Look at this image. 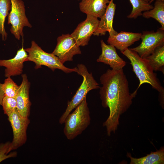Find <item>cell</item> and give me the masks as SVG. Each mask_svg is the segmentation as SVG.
<instances>
[{
	"instance_id": "1",
	"label": "cell",
	"mask_w": 164,
	"mask_h": 164,
	"mask_svg": "<svg viewBox=\"0 0 164 164\" xmlns=\"http://www.w3.org/2000/svg\"><path fill=\"white\" fill-rule=\"evenodd\" d=\"M102 85L100 94L102 106L108 108L109 115L103 123L107 134L115 133L119 125L120 116L132 104L137 92L130 93L128 83L123 69L118 70L108 69L100 77Z\"/></svg>"
},
{
	"instance_id": "2",
	"label": "cell",
	"mask_w": 164,
	"mask_h": 164,
	"mask_svg": "<svg viewBox=\"0 0 164 164\" xmlns=\"http://www.w3.org/2000/svg\"><path fill=\"white\" fill-rule=\"evenodd\" d=\"M121 53L130 60L133 71L138 79L139 84L135 91L136 92L140 86L144 83H148L158 91L160 95L161 105L164 104V89L157 77L156 74L145 58L141 57L135 52L129 48Z\"/></svg>"
},
{
	"instance_id": "3",
	"label": "cell",
	"mask_w": 164,
	"mask_h": 164,
	"mask_svg": "<svg viewBox=\"0 0 164 164\" xmlns=\"http://www.w3.org/2000/svg\"><path fill=\"white\" fill-rule=\"evenodd\" d=\"M90 122V112L85 98L66 118L64 134L68 140H73L87 128Z\"/></svg>"
},
{
	"instance_id": "4",
	"label": "cell",
	"mask_w": 164,
	"mask_h": 164,
	"mask_svg": "<svg viewBox=\"0 0 164 164\" xmlns=\"http://www.w3.org/2000/svg\"><path fill=\"white\" fill-rule=\"evenodd\" d=\"M77 68V73L83 77V81L71 100L68 102L66 109L59 119V122L60 124L64 123L66 118L72 110L86 98L87 94L90 91L100 87L92 73H89L84 65L79 64Z\"/></svg>"
},
{
	"instance_id": "5",
	"label": "cell",
	"mask_w": 164,
	"mask_h": 164,
	"mask_svg": "<svg viewBox=\"0 0 164 164\" xmlns=\"http://www.w3.org/2000/svg\"><path fill=\"white\" fill-rule=\"evenodd\" d=\"M25 50L28 53L27 61L34 63L35 68L36 69L41 68L42 66H45L53 71L58 69L66 73L77 71V67L70 68L66 67L60 62L57 56L52 53L44 51L34 41L31 42L30 47L25 49Z\"/></svg>"
},
{
	"instance_id": "6",
	"label": "cell",
	"mask_w": 164,
	"mask_h": 164,
	"mask_svg": "<svg viewBox=\"0 0 164 164\" xmlns=\"http://www.w3.org/2000/svg\"><path fill=\"white\" fill-rule=\"evenodd\" d=\"M11 11L8 14V23L11 24L10 31L18 40L23 36L25 27H32L25 13V6L22 0H10Z\"/></svg>"
},
{
	"instance_id": "7",
	"label": "cell",
	"mask_w": 164,
	"mask_h": 164,
	"mask_svg": "<svg viewBox=\"0 0 164 164\" xmlns=\"http://www.w3.org/2000/svg\"><path fill=\"white\" fill-rule=\"evenodd\" d=\"M13 134L12 141L10 142L8 152L17 149L25 144L27 139V130L30 123L28 117L21 116L17 109L8 116Z\"/></svg>"
},
{
	"instance_id": "8",
	"label": "cell",
	"mask_w": 164,
	"mask_h": 164,
	"mask_svg": "<svg viewBox=\"0 0 164 164\" xmlns=\"http://www.w3.org/2000/svg\"><path fill=\"white\" fill-rule=\"evenodd\" d=\"M142 42L138 46L129 49L136 52L140 57L145 58L157 47L164 45V30L160 29L153 31L143 32Z\"/></svg>"
},
{
	"instance_id": "9",
	"label": "cell",
	"mask_w": 164,
	"mask_h": 164,
	"mask_svg": "<svg viewBox=\"0 0 164 164\" xmlns=\"http://www.w3.org/2000/svg\"><path fill=\"white\" fill-rule=\"evenodd\" d=\"M57 56L63 64L73 60L74 56L81 54V52L71 34H62L57 38V44L52 53Z\"/></svg>"
},
{
	"instance_id": "10",
	"label": "cell",
	"mask_w": 164,
	"mask_h": 164,
	"mask_svg": "<svg viewBox=\"0 0 164 164\" xmlns=\"http://www.w3.org/2000/svg\"><path fill=\"white\" fill-rule=\"evenodd\" d=\"M99 22L97 18L87 15L86 19L78 25L71 35L79 46L88 44L91 36L98 27Z\"/></svg>"
},
{
	"instance_id": "11",
	"label": "cell",
	"mask_w": 164,
	"mask_h": 164,
	"mask_svg": "<svg viewBox=\"0 0 164 164\" xmlns=\"http://www.w3.org/2000/svg\"><path fill=\"white\" fill-rule=\"evenodd\" d=\"M28 54L22 47L18 50L15 56L9 60H0V67H5V76L11 77L21 74L23 72V63L27 61Z\"/></svg>"
},
{
	"instance_id": "12",
	"label": "cell",
	"mask_w": 164,
	"mask_h": 164,
	"mask_svg": "<svg viewBox=\"0 0 164 164\" xmlns=\"http://www.w3.org/2000/svg\"><path fill=\"white\" fill-rule=\"evenodd\" d=\"M100 42L101 53L97 61L109 65L113 70L122 69L126 65V62L119 56L115 47L111 45L106 44L102 39Z\"/></svg>"
},
{
	"instance_id": "13",
	"label": "cell",
	"mask_w": 164,
	"mask_h": 164,
	"mask_svg": "<svg viewBox=\"0 0 164 164\" xmlns=\"http://www.w3.org/2000/svg\"><path fill=\"white\" fill-rule=\"evenodd\" d=\"M22 81L17 94L15 98L17 103V110L22 116L28 117L30 114L31 103L29 98L30 83L26 74L22 75Z\"/></svg>"
},
{
	"instance_id": "14",
	"label": "cell",
	"mask_w": 164,
	"mask_h": 164,
	"mask_svg": "<svg viewBox=\"0 0 164 164\" xmlns=\"http://www.w3.org/2000/svg\"><path fill=\"white\" fill-rule=\"evenodd\" d=\"M113 1H110L104 13L100 18L97 30L93 34L94 36H104L107 32H109V35H114L118 33L113 27L116 8V5L114 3Z\"/></svg>"
},
{
	"instance_id": "15",
	"label": "cell",
	"mask_w": 164,
	"mask_h": 164,
	"mask_svg": "<svg viewBox=\"0 0 164 164\" xmlns=\"http://www.w3.org/2000/svg\"><path fill=\"white\" fill-rule=\"evenodd\" d=\"M142 33L121 31L113 35H109L107 42L121 52L128 48V47L141 39Z\"/></svg>"
},
{
	"instance_id": "16",
	"label": "cell",
	"mask_w": 164,
	"mask_h": 164,
	"mask_svg": "<svg viewBox=\"0 0 164 164\" xmlns=\"http://www.w3.org/2000/svg\"><path fill=\"white\" fill-rule=\"evenodd\" d=\"M109 0H82L79 4L80 11L87 15L101 18L104 13Z\"/></svg>"
},
{
	"instance_id": "17",
	"label": "cell",
	"mask_w": 164,
	"mask_h": 164,
	"mask_svg": "<svg viewBox=\"0 0 164 164\" xmlns=\"http://www.w3.org/2000/svg\"><path fill=\"white\" fill-rule=\"evenodd\" d=\"M127 156L130 159V164H164V149L163 147L144 157L136 158L132 157L128 153Z\"/></svg>"
},
{
	"instance_id": "18",
	"label": "cell",
	"mask_w": 164,
	"mask_h": 164,
	"mask_svg": "<svg viewBox=\"0 0 164 164\" xmlns=\"http://www.w3.org/2000/svg\"><path fill=\"white\" fill-rule=\"evenodd\" d=\"M154 71H161L164 73V45L156 48L145 58Z\"/></svg>"
},
{
	"instance_id": "19",
	"label": "cell",
	"mask_w": 164,
	"mask_h": 164,
	"mask_svg": "<svg viewBox=\"0 0 164 164\" xmlns=\"http://www.w3.org/2000/svg\"><path fill=\"white\" fill-rule=\"evenodd\" d=\"M142 16L146 19L152 18L161 25L159 29L164 30V1L156 0L152 9L142 13Z\"/></svg>"
},
{
	"instance_id": "20",
	"label": "cell",
	"mask_w": 164,
	"mask_h": 164,
	"mask_svg": "<svg viewBox=\"0 0 164 164\" xmlns=\"http://www.w3.org/2000/svg\"><path fill=\"white\" fill-rule=\"evenodd\" d=\"M132 9L131 12L127 16L129 19H136L142 15L143 12L152 9L153 6L144 0H129Z\"/></svg>"
},
{
	"instance_id": "21",
	"label": "cell",
	"mask_w": 164,
	"mask_h": 164,
	"mask_svg": "<svg viewBox=\"0 0 164 164\" xmlns=\"http://www.w3.org/2000/svg\"><path fill=\"white\" fill-rule=\"evenodd\" d=\"M10 0H0V37L5 41L7 37V33L5 28V22L6 17L11 10Z\"/></svg>"
},
{
	"instance_id": "22",
	"label": "cell",
	"mask_w": 164,
	"mask_h": 164,
	"mask_svg": "<svg viewBox=\"0 0 164 164\" xmlns=\"http://www.w3.org/2000/svg\"><path fill=\"white\" fill-rule=\"evenodd\" d=\"M19 88V86L15 83L11 77H7L3 84H2V88L5 96L15 98Z\"/></svg>"
},
{
	"instance_id": "23",
	"label": "cell",
	"mask_w": 164,
	"mask_h": 164,
	"mask_svg": "<svg viewBox=\"0 0 164 164\" xmlns=\"http://www.w3.org/2000/svg\"><path fill=\"white\" fill-rule=\"evenodd\" d=\"M5 114L9 116L17 109V103L15 98L5 96L2 105Z\"/></svg>"
},
{
	"instance_id": "24",
	"label": "cell",
	"mask_w": 164,
	"mask_h": 164,
	"mask_svg": "<svg viewBox=\"0 0 164 164\" xmlns=\"http://www.w3.org/2000/svg\"><path fill=\"white\" fill-rule=\"evenodd\" d=\"M10 144L9 142L0 144V163L7 159L17 156V153L16 152H11L7 155L9 153L8 150Z\"/></svg>"
},
{
	"instance_id": "25",
	"label": "cell",
	"mask_w": 164,
	"mask_h": 164,
	"mask_svg": "<svg viewBox=\"0 0 164 164\" xmlns=\"http://www.w3.org/2000/svg\"><path fill=\"white\" fill-rule=\"evenodd\" d=\"M5 96V94L2 88V84L0 83V105H2V102Z\"/></svg>"
},
{
	"instance_id": "26",
	"label": "cell",
	"mask_w": 164,
	"mask_h": 164,
	"mask_svg": "<svg viewBox=\"0 0 164 164\" xmlns=\"http://www.w3.org/2000/svg\"><path fill=\"white\" fill-rule=\"evenodd\" d=\"M154 0H150L149 2V3L151 4ZM162 0L164 1V0Z\"/></svg>"
},
{
	"instance_id": "27",
	"label": "cell",
	"mask_w": 164,
	"mask_h": 164,
	"mask_svg": "<svg viewBox=\"0 0 164 164\" xmlns=\"http://www.w3.org/2000/svg\"><path fill=\"white\" fill-rule=\"evenodd\" d=\"M145 0V1L146 2H149V1H150V0Z\"/></svg>"
},
{
	"instance_id": "28",
	"label": "cell",
	"mask_w": 164,
	"mask_h": 164,
	"mask_svg": "<svg viewBox=\"0 0 164 164\" xmlns=\"http://www.w3.org/2000/svg\"><path fill=\"white\" fill-rule=\"evenodd\" d=\"M78 0V1H82V0Z\"/></svg>"
}]
</instances>
